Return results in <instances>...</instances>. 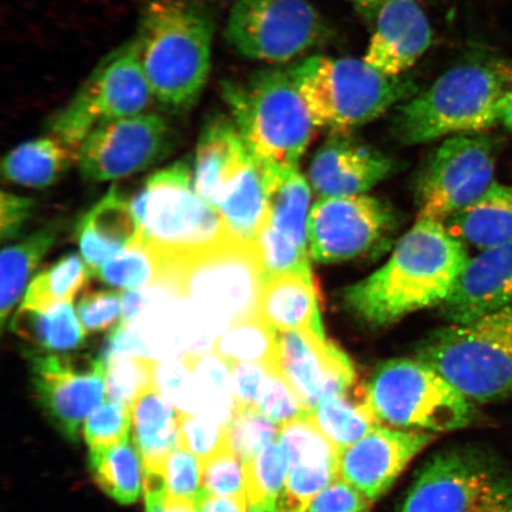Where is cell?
Returning <instances> with one entry per match:
<instances>
[{
  "label": "cell",
  "mask_w": 512,
  "mask_h": 512,
  "mask_svg": "<svg viewBox=\"0 0 512 512\" xmlns=\"http://www.w3.org/2000/svg\"><path fill=\"white\" fill-rule=\"evenodd\" d=\"M464 243L443 223L419 220L403 236L386 265L345 288L347 309L370 326H384L441 305L469 262Z\"/></svg>",
  "instance_id": "cell-1"
},
{
  "label": "cell",
  "mask_w": 512,
  "mask_h": 512,
  "mask_svg": "<svg viewBox=\"0 0 512 512\" xmlns=\"http://www.w3.org/2000/svg\"><path fill=\"white\" fill-rule=\"evenodd\" d=\"M215 24L201 0H147L136 41L153 98L189 110L210 75Z\"/></svg>",
  "instance_id": "cell-2"
},
{
  "label": "cell",
  "mask_w": 512,
  "mask_h": 512,
  "mask_svg": "<svg viewBox=\"0 0 512 512\" xmlns=\"http://www.w3.org/2000/svg\"><path fill=\"white\" fill-rule=\"evenodd\" d=\"M512 63L475 57L440 75L396 111L393 131L401 143L425 144L441 138L476 134L501 124Z\"/></svg>",
  "instance_id": "cell-3"
},
{
  "label": "cell",
  "mask_w": 512,
  "mask_h": 512,
  "mask_svg": "<svg viewBox=\"0 0 512 512\" xmlns=\"http://www.w3.org/2000/svg\"><path fill=\"white\" fill-rule=\"evenodd\" d=\"M317 128L348 133L380 118L415 92L406 75L389 76L362 60L316 55L288 68Z\"/></svg>",
  "instance_id": "cell-4"
},
{
  "label": "cell",
  "mask_w": 512,
  "mask_h": 512,
  "mask_svg": "<svg viewBox=\"0 0 512 512\" xmlns=\"http://www.w3.org/2000/svg\"><path fill=\"white\" fill-rule=\"evenodd\" d=\"M222 96L253 156L297 168L317 127L288 69H262L246 80L226 81Z\"/></svg>",
  "instance_id": "cell-5"
},
{
  "label": "cell",
  "mask_w": 512,
  "mask_h": 512,
  "mask_svg": "<svg viewBox=\"0 0 512 512\" xmlns=\"http://www.w3.org/2000/svg\"><path fill=\"white\" fill-rule=\"evenodd\" d=\"M416 360L473 403L512 394V304L466 324H452L421 342Z\"/></svg>",
  "instance_id": "cell-6"
},
{
  "label": "cell",
  "mask_w": 512,
  "mask_h": 512,
  "mask_svg": "<svg viewBox=\"0 0 512 512\" xmlns=\"http://www.w3.org/2000/svg\"><path fill=\"white\" fill-rule=\"evenodd\" d=\"M188 160H178L146 179L132 198L143 240L165 259L209 251L232 240L222 217L192 189Z\"/></svg>",
  "instance_id": "cell-7"
},
{
  "label": "cell",
  "mask_w": 512,
  "mask_h": 512,
  "mask_svg": "<svg viewBox=\"0 0 512 512\" xmlns=\"http://www.w3.org/2000/svg\"><path fill=\"white\" fill-rule=\"evenodd\" d=\"M162 283L232 325L259 316L265 284L256 242L235 239L209 251L165 259Z\"/></svg>",
  "instance_id": "cell-8"
},
{
  "label": "cell",
  "mask_w": 512,
  "mask_h": 512,
  "mask_svg": "<svg viewBox=\"0 0 512 512\" xmlns=\"http://www.w3.org/2000/svg\"><path fill=\"white\" fill-rule=\"evenodd\" d=\"M376 418L398 430L443 433L476 418L475 405L419 360H390L375 370L366 389Z\"/></svg>",
  "instance_id": "cell-9"
},
{
  "label": "cell",
  "mask_w": 512,
  "mask_h": 512,
  "mask_svg": "<svg viewBox=\"0 0 512 512\" xmlns=\"http://www.w3.org/2000/svg\"><path fill=\"white\" fill-rule=\"evenodd\" d=\"M398 512H512V472L478 448H450L416 473Z\"/></svg>",
  "instance_id": "cell-10"
},
{
  "label": "cell",
  "mask_w": 512,
  "mask_h": 512,
  "mask_svg": "<svg viewBox=\"0 0 512 512\" xmlns=\"http://www.w3.org/2000/svg\"><path fill=\"white\" fill-rule=\"evenodd\" d=\"M152 100L155 98L133 38L94 68L67 105L51 117L48 130L81 150L95 128L147 112Z\"/></svg>",
  "instance_id": "cell-11"
},
{
  "label": "cell",
  "mask_w": 512,
  "mask_h": 512,
  "mask_svg": "<svg viewBox=\"0 0 512 512\" xmlns=\"http://www.w3.org/2000/svg\"><path fill=\"white\" fill-rule=\"evenodd\" d=\"M325 31L309 0H235L226 38L247 59L281 64L316 47Z\"/></svg>",
  "instance_id": "cell-12"
},
{
  "label": "cell",
  "mask_w": 512,
  "mask_h": 512,
  "mask_svg": "<svg viewBox=\"0 0 512 512\" xmlns=\"http://www.w3.org/2000/svg\"><path fill=\"white\" fill-rule=\"evenodd\" d=\"M496 142L482 133L446 138L428 159L416 188L419 220L445 223L494 183Z\"/></svg>",
  "instance_id": "cell-13"
},
{
  "label": "cell",
  "mask_w": 512,
  "mask_h": 512,
  "mask_svg": "<svg viewBox=\"0 0 512 512\" xmlns=\"http://www.w3.org/2000/svg\"><path fill=\"white\" fill-rule=\"evenodd\" d=\"M395 222L393 210L375 197L320 198L307 220L310 256L324 264L360 258L382 245Z\"/></svg>",
  "instance_id": "cell-14"
},
{
  "label": "cell",
  "mask_w": 512,
  "mask_h": 512,
  "mask_svg": "<svg viewBox=\"0 0 512 512\" xmlns=\"http://www.w3.org/2000/svg\"><path fill=\"white\" fill-rule=\"evenodd\" d=\"M31 382L51 424L75 443L82 421L104 401L106 364L100 356L30 354Z\"/></svg>",
  "instance_id": "cell-15"
},
{
  "label": "cell",
  "mask_w": 512,
  "mask_h": 512,
  "mask_svg": "<svg viewBox=\"0 0 512 512\" xmlns=\"http://www.w3.org/2000/svg\"><path fill=\"white\" fill-rule=\"evenodd\" d=\"M174 133L162 115L144 112L95 128L83 143L80 169L89 181H110L151 168L169 155Z\"/></svg>",
  "instance_id": "cell-16"
},
{
  "label": "cell",
  "mask_w": 512,
  "mask_h": 512,
  "mask_svg": "<svg viewBox=\"0 0 512 512\" xmlns=\"http://www.w3.org/2000/svg\"><path fill=\"white\" fill-rule=\"evenodd\" d=\"M280 371L310 412L330 395L350 392L356 373L350 358L312 330L279 332Z\"/></svg>",
  "instance_id": "cell-17"
},
{
  "label": "cell",
  "mask_w": 512,
  "mask_h": 512,
  "mask_svg": "<svg viewBox=\"0 0 512 512\" xmlns=\"http://www.w3.org/2000/svg\"><path fill=\"white\" fill-rule=\"evenodd\" d=\"M433 440L432 433L380 425L358 443L339 452V477L375 502Z\"/></svg>",
  "instance_id": "cell-18"
},
{
  "label": "cell",
  "mask_w": 512,
  "mask_h": 512,
  "mask_svg": "<svg viewBox=\"0 0 512 512\" xmlns=\"http://www.w3.org/2000/svg\"><path fill=\"white\" fill-rule=\"evenodd\" d=\"M279 444L290 460L281 512H306L320 491L339 478V451L312 414L281 426Z\"/></svg>",
  "instance_id": "cell-19"
},
{
  "label": "cell",
  "mask_w": 512,
  "mask_h": 512,
  "mask_svg": "<svg viewBox=\"0 0 512 512\" xmlns=\"http://www.w3.org/2000/svg\"><path fill=\"white\" fill-rule=\"evenodd\" d=\"M395 163L348 133H334L313 157L309 177L320 198L362 195L393 174Z\"/></svg>",
  "instance_id": "cell-20"
},
{
  "label": "cell",
  "mask_w": 512,
  "mask_h": 512,
  "mask_svg": "<svg viewBox=\"0 0 512 512\" xmlns=\"http://www.w3.org/2000/svg\"><path fill=\"white\" fill-rule=\"evenodd\" d=\"M363 60L383 74L406 75L433 43L430 19L416 0H381Z\"/></svg>",
  "instance_id": "cell-21"
},
{
  "label": "cell",
  "mask_w": 512,
  "mask_h": 512,
  "mask_svg": "<svg viewBox=\"0 0 512 512\" xmlns=\"http://www.w3.org/2000/svg\"><path fill=\"white\" fill-rule=\"evenodd\" d=\"M512 304V241L470 259L441 304L452 324L471 323Z\"/></svg>",
  "instance_id": "cell-22"
},
{
  "label": "cell",
  "mask_w": 512,
  "mask_h": 512,
  "mask_svg": "<svg viewBox=\"0 0 512 512\" xmlns=\"http://www.w3.org/2000/svg\"><path fill=\"white\" fill-rule=\"evenodd\" d=\"M76 236L83 260L93 275L114 256L143 242L142 229L132 204L117 187L82 217L76 227Z\"/></svg>",
  "instance_id": "cell-23"
},
{
  "label": "cell",
  "mask_w": 512,
  "mask_h": 512,
  "mask_svg": "<svg viewBox=\"0 0 512 512\" xmlns=\"http://www.w3.org/2000/svg\"><path fill=\"white\" fill-rule=\"evenodd\" d=\"M249 155L233 120L211 118L198 139L194 169L197 195L216 209L227 185Z\"/></svg>",
  "instance_id": "cell-24"
},
{
  "label": "cell",
  "mask_w": 512,
  "mask_h": 512,
  "mask_svg": "<svg viewBox=\"0 0 512 512\" xmlns=\"http://www.w3.org/2000/svg\"><path fill=\"white\" fill-rule=\"evenodd\" d=\"M216 210L233 239L256 242L268 221L270 206L265 165L251 151L222 192Z\"/></svg>",
  "instance_id": "cell-25"
},
{
  "label": "cell",
  "mask_w": 512,
  "mask_h": 512,
  "mask_svg": "<svg viewBox=\"0 0 512 512\" xmlns=\"http://www.w3.org/2000/svg\"><path fill=\"white\" fill-rule=\"evenodd\" d=\"M259 317L277 332L312 330L325 336L313 279L284 274L265 281Z\"/></svg>",
  "instance_id": "cell-26"
},
{
  "label": "cell",
  "mask_w": 512,
  "mask_h": 512,
  "mask_svg": "<svg viewBox=\"0 0 512 512\" xmlns=\"http://www.w3.org/2000/svg\"><path fill=\"white\" fill-rule=\"evenodd\" d=\"M464 245L488 251L512 241V187L492 183L477 201L444 223Z\"/></svg>",
  "instance_id": "cell-27"
},
{
  "label": "cell",
  "mask_w": 512,
  "mask_h": 512,
  "mask_svg": "<svg viewBox=\"0 0 512 512\" xmlns=\"http://www.w3.org/2000/svg\"><path fill=\"white\" fill-rule=\"evenodd\" d=\"M80 155L81 150L48 133L10 151L3 159V177L23 187L48 188L80 162Z\"/></svg>",
  "instance_id": "cell-28"
},
{
  "label": "cell",
  "mask_w": 512,
  "mask_h": 512,
  "mask_svg": "<svg viewBox=\"0 0 512 512\" xmlns=\"http://www.w3.org/2000/svg\"><path fill=\"white\" fill-rule=\"evenodd\" d=\"M12 331L28 345L30 354H69L86 345L87 332L76 317L72 303L37 310L21 306Z\"/></svg>",
  "instance_id": "cell-29"
},
{
  "label": "cell",
  "mask_w": 512,
  "mask_h": 512,
  "mask_svg": "<svg viewBox=\"0 0 512 512\" xmlns=\"http://www.w3.org/2000/svg\"><path fill=\"white\" fill-rule=\"evenodd\" d=\"M133 444L145 470H157L179 446V413L155 386L140 394L131 407Z\"/></svg>",
  "instance_id": "cell-30"
},
{
  "label": "cell",
  "mask_w": 512,
  "mask_h": 512,
  "mask_svg": "<svg viewBox=\"0 0 512 512\" xmlns=\"http://www.w3.org/2000/svg\"><path fill=\"white\" fill-rule=\"evenodd\" d=\"M264 163V162H262ZM265 165L268 187V224L309 251L307 220L310 215L311 191L297 168Z\"/></svg>",
  "instance_id": "cell-31"
},
{
  "label": "cell",
  "mask_w": 512,
  "mask_h": 512,
  "mask_svg": "<svg viewBox=\"0 0 512 512\" xmlns=\"http://www.w3.org/2000/svg\"><path fill=\"white\" fill-rule=\"evenodd\" d=\"M89 470L95 483L120 504L137 501L143 485V458L136 445L123 443L92 448Z\"/></svg>",
  "instance_id": "cell-32"
},
{
  "label": "cell",
  "mask_w": 512,
  "mask_h": 512,
  "mask_svg": "<svg viewBox=\"0 0 512 512\" xmlns=\"http://www.w3.org/2000/svg\"><path fill=\"white\" fill-rule=\"evenodd\" d=\"M311 414L319 430L339 452L382 425L369 405L367 394L362 400L350 392L326 396Z\"/></svg>",
  "instance_id": "cell-33"
},
{
  "label": "cell",
  "mask_w": 512,
  "mask_h": 512,
  "mask_svg": "<svg viewBox=\"0 0 512 512\" xmlns=\"http://www.w3.org/2000/svg\"><path fill=\"white\" fill-rule=\"evenodd\" d=\"M59 235V228L47 227L5 248L2 253V299L0 323L2 328L28 285L31 274L42 261Z\"/></svg>",
  "instance_id": "cell-34"
},
{
  "label": "cell",
  "mask_w": 512,
  "mask_h": 512,
  "mask_svg": "<svg viewBox=\"0 0 512 512\" xmlns=\"http://www.w3.org/2000/svg\"><path fill=\"white\" fill-rule=\"evenodd\" d=\"M213 351L230 366L235 363H260L272 371H280L279 332L259 316L230 325L217 338Z\"/></svg>",
  "instance_id": "cell-35"
},
{
  "label": "cell",
  "mask_w": 512,
  "mask_h": 512,
  "mask_svg": "<svg viewBox=\"0 0 512 512\" xmlns=\"http://www.w3.org/2000/svg\"><path fill=\"white\" fill-rule=\"evenodd\" d=\"M187 355L194 371L198 413L228 426L235 412L232 366L214 351Z\"/></svg>",
  "instance_id": "cell-36"
},
{
  "label": "cell",
  "mask_w": 512,
  "mask_h": 512,
  "mask_svg": "<svg viewBox=\"0 0 512 512\" xmlns=\"http://www.w3.org/2000/svg\"><path fill=\"white\" fill-rule=\"evenodd\" d=\"M92 272L79 255L64 256L32 280L22 306L44 310L60 303H72L87 284Z\"/></svg>",
  "instance_id": "cell-37"
},
{
  "label": "cell",
  "mask_w": 512,
  "mask_h": 512,
  "mask_svg": "<svg viewBox=\"0 0 512 512\" xmlns=\"http://www.w3.org/2000/svg\"><path fill=\"white\" fill-rule=\"evenodd\" d=\"M163 268V256L143 240L106 262L96 277L108 285L134 290L157 284Z\"/></svg>",
  "instance_id": "cell-38"
},
{
  "label": "cell",
  "mask_w": 512,
  "mask_h": 512,
  "mask_svg": "<svg viewBox=\"0 0 512 512\" xmlns=\"http://www.w3.org/2000/svg\"><path fill=\"white\" fill-rule=\"evenodd\" d=\"M290 460L279 441L268 445L258 456L246 463L247 499L255 504H279L286 489Z\"/></svg>",
  "instance_id": "cell-39"
},
{
  "label": "cell",
  "mask_w": 512,
  "mask_h": 512,
  "mask_svg": "<svg viewBox=\"0 0 512 512\" xmlns=\"http://www.w3.org/2000/svg\"><path fill=\"white\" fill-rule=\"evenodd\" d=\"M281 426L255 408H235L226 428V444L243 463L251 462L268 445L278 441Z\"/></svg>",
  "instance_id": "cell-40"
},
{
  "label": "cell",
  "mask_w": 512,
  "mask_h": 512,
  "mask_svg": "<svg viewBox=\"0 0 512 512\" xmlns=\"http://www.w3.org/2000/svg\"><path fill=\"white\" fill-rule=\"evenodd\" d=\"M265 281L284 274L312 278L310 253L291 238L266 223L256 239Z\"/></svg>",
  "instance_id": "cell-41"
},
{
  "label": "cell",
  "mask_w": 512,
  "mask_h": 512,
  "mask_svg": "<svg viewBox=\"0 0 512 512\" xmlns=\"http://www.w3.org/2000/svg\"><path fill=\"white\" fill-rule=\"evenodd\" d=\"M156 361L139 356L114 357L106 363V389L112 401L131 409L138 396L152 386Z\"/></svg>",
  "instance_id": "cell-42"
},
{
  "label": "cell",
  "mask_w": 512,
  "mask_h": 512,
  "mask_svg": "<svg viewBox=\"0 0 512 512\" xmlns=\"http://www.w3.org/2000/svg\"><path fill=\"white\" fill-rule=\"evenodd\" d=\"M153 381L160 395L179 414L198 413L194 371L188 355L156 361Z\"/></svg>",
  "instance_id": "cell-43"
},
{
  "label": "cell",
  "mask_w": 512,
  "mask_h": 512,
  "mask_svg": "<svg viewBox=\"0 0 512 512\" xmlns=\"http://www.w3.org/2000/svg\"><path fill=\"white\" fill-rule=\"evenodd\" d=\"M166 492L172 497L197 504L203 494L202 462L194 453L178 446L163 460L157 470Z\"/></svg>",
  "instance_id": "cell-44"
},
{
  "label": "cell",
  "mask_w": 512,
  "mask_h": 512,
  "mask_svg": "<svg viewBox=\"0 0 512 512\" xmlns=\"http://www.w3.org/2000/svg\"><path fill=\"white\" fill-rule=\"evenodd\" d=\"M203 491L211 496H246V463L227 446L202 460Z\"/></svg>",
  "instance_id": "cell-45"
},
{
  "label": "cell",
  "mask_w": 512,
  "mask_h": 512,
  "mask_svg": "<svg viewBox=\"0 0 512 512\" xmlns=\"http://www.w3.org/2000/svg\"><path fill=\"white\" fill-rule=\"evenodd\" d=\"M131 425V409L119 402L107 401L89 415L83 434L89 447H108L128 440Z\"/></svg>",
  "instance_id": "cell-46"
},
{
  "label": "cell",
  "mask_w": 512,
  "mask_h": 512,
  "mask_svg": "<svg viewBox=\"0 0 512 512\" xmlns=\"http://www.w3.org/2000/svg\"><path fill=\"white\" fill-rule=\"evenodd\" d=\"M255 409L279 426L311 413L280 371H271Z\"/></svg>",
  "instance_id": "cell-47"
},
{
  "label": "cell",
  "mask_w": 512,
  "mask_h": 512,
  "mask_svg": "<svg viewBox=\"0 0 512 512\" xmlns=\"http://www.w3.org/2000/svg\"><path fill=\"white\" fill-rule=\"evenodd\" d=\"M226 428L208 415L179 414V446L204 459L226 446Z\"/></svg>",
  "instance_id": "cell-48"
},
{
  "label": "cell",
  "mask_w": 512,
  "mask_h": 512,
  "mask_svg": "<svg viewBox=\"0 0 512 512\" xmlns=\"http://www.w3.org/2000/svg\"><path fill=\"white\" fill-rule=\"evenodd\" d=\"M119 293L93 290L83 293L78 304V316L87 334H98L113 328L120 316Z\"/></svg>",
  "instance_id": "cell-49"
},
{
  "label": "cell",
  "mask_w": 512,
  "mask_h": 512,
  "mask_svg": "<svg viewBox=\"0 0 512 512\" xmlns=\"http://www.w3.org/2000/svg\"><path fill=\"white\" fill-rule=\"evenodd\" d=\"M371 502L341 477L313 498L306 512H370Z\"/></svg>",
  "instance_id": "cell-50"
},
{
  "label": "cell",
  "mask_w": 512,
  "mask_h": 512,
  "mask_svg": "<svg viewBox=\"0 0 512 512\" xmlns=\"http://www.w3.org/2000/svg\"><path fill=\"white\" fill-rule=\"evenodd\" d=\"M232 369L235 408H255L272 370L260 363H235Z\"/></svg>",
  "instance_id": "cell-51"
},
{
  "label": "cell",
  "mask_w": 512,
  "mask_h": 512,
  "mask_svg": "<svg viewBox=\"0 0 512 512\" xmlns=\"http://www.w3.org/2000/svg\"><path fill=\"white\" fill-rule=\"evenodd\" d=\"M0 202H2V209H0L2 240L4 242L14 240L21 233L25 222L29 220L35 203L31 198L19 197L5 191Z\"/></svg>",
  "instance_id": "cell-52"
},
{
  "label": "cell",
  "mask_w": 512,
  "mask_h": 512,
  "mask_svg": "<svg viewBox=\"0 0 512 512\" xmlns=\"http://www.w3.org/2000/svg\"><path fill=\"white\" fill-rule=\"evenodd\" d=\"M146 512H197V504L172 497L164 489L145 490Z\"/></svg>",
  "instance_id": "cell-53"
},
{
  "label": "cell",
  "mask_w": 512,
  "mask_h": 512,
  "mask_svg": "<svg viewBox=\"0 0 512 512\" xmlns=\"http://www.w3.org/2000/svg\"><path fill=\"white\" fill-rule=\"evenodd\" d=\"M248 509L249 503L246 496H211L203 491L197 502V512H248Z\"/></svg>",
  "instance_id": "cell-54"
},
{
  "label": "cell",
  "mask_w": 512,
  "mask_h": 512,
  "mask_svg": "<svg viewBox=\"0 0 512 512\" xmlns=\"http://www.w3.org/2000/svg\"><path fill=\"white\" fill-rule=\"evenodd\" d=\"M501 124L512 131V74L507 96H505L503 110L501 114Z\"/></svg>",
  "instance_id": "cell-55"
},
{
  "label": "cell",
  "mask_w": 512,
  "mask_h": 512,
  "mask_svg": "<svg viewBox=\"0 0 512 512\" xmlns=\"http://www.w3.org/2000/svg\"><path fill=\"white\" fill-rule=\"evenodd\" d=\"M248 512H281L279 504L262 503L249 507Z\"/></svg>",
  "instance_id": "cell-56"
},
{
  "label": "cell",
  "mask_w": 512,
  "mask_h": 512,
  "mask_svg": "<svg viewBox=\"0 0 512 512\" xmlns=\"http://www.w3.org/2000/svg\"><path fill=\"white\" fill-rule=\"evenodd\" d=\"M350 2L361 6L363 9L373 11L375 14V10L380 5L381 0H350Z\"/></svg>",
  "instance_id": "cell-57"
}]
</instances>
